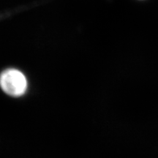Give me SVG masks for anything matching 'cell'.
I'll use <instances>...</instances> for the list:
<instances>
[{"label": "cell", "mask_w": 158, "mask_h": 158, "mask_svg": "<svg viewBox=\"0 0 158 158\" xmlns=\"http://www.w3.org/2000/svg\"><path fill=\"white\" fill-rule=\"evenodd\" d=\"M0 87L8 95L18 98L26 93L28 82L21 71L10 68L3 71L0 75Z\"/></svg>", "instance_id": "1"}]
</instances>
